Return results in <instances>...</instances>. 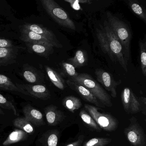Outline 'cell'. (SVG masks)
I'll return each mask as SVG.
<instances>
[{"label":"cell","instance_id":"1","mask_svg":"<svg viewBox=\"0 0 146 146\" xmlns=\"http://www.w3.org/2000/svg\"><path fill=\"white\" fill-rule=\"evenodd\" d=\"M96 32L99 44L102 51L108 54L113 62L119 63L127 72L128 63L125 58L122 45L107 21L104 22L103 25L96 28Z\"/></svg>","mask_w":146,"mask_h":146},{"label":"cell","instance_id":"2","mask_svg":"<svg viewBox=\"0 0 146 146\" xmlns=\"http://www.w3.org/2000/svg\"><path fill=\"white\" fill-rule=\"evenodd\" d=\"M108 23L121 43L124 54L128 63L130 53V32L125 23L113 15L111 13H107Z\"/></svg>","mask_w":146,"mask_h":146},{"label":"cell","instance_id":"3","mask_svg":"<svg viewBox=\"0 0 146 146\" xmlns=\"http://www.w3.org/2000/svg\"><path fill=\"white\" fill-rule=\"evenodd\" d=\"M70 80L88 89L105 106H112V103L108 94L90 75L87 73H78L76 77Z\"/></svg>","mask_w":146,"mask_h":146},{"label":"cell","instance_id":"4","mask_svg":"<svg viewBox=\"0 0 146 146\" xmlns=\"http://www.w3.org/2000/svg\"><path fill=\"white\" fill-rule=\"evenodd\" d=\"M42 5L48 14L60 26L75 31V23L67 13L54 0H41Z\"/></svg>","mask_w":146,"mask_h":146},{"label":"cell","instance_id":"5","mask_svg":"<svg viewBox=\"0 0 146 146\" xmlns=\"http://www.w3.org/2000/svg\"><path fill=\"white\" fill-rule=\"evenodd\" d=\"M84 108L102 129L111 131L117 128V121L112 115L100 112L99 111V108L95 106L85 104Z\"/></svg>","mask_w":146,"mask_h":146},{"label":"cell","instance_id":"6","mask_svg":"<svg viewBox=\"0 0 146 146\" xmlns=\"http://www.w3.org/2000/svg\"><path fill=\"white\" fill-rule=\"evenodd\" d=\"M129 125L124 131L125 135L131 146H146V136L144 130L135 117L129 119Z\"/></svg>","mask_w":146,"mask_h":146},{"label":"cell","instance_id":"7","mask_svg":"<svg viewBox=\"0 0 146 146\" xmlns=\"http://www.w3.org/2000/svg\"><path fill=\"white\" fill-rule=\"evenodd\" d=\"M121 97L124 109L126 113L133 114L141 111V106L138 99L129 88L124 89Z\"/></svg>","mask_w":146,"mask_h":146},{"label":"cell","instance_id":"8","mask_svg":"<svg viewBox=\"0 0 146 146\" xmlns=\"http://www.w3.org/2000/svg\"><path fill=\"white\" fill-rule=\"evenodd\" d=\"M96 79L105 89L111 93V96L113 98L117 97V86L121 83V80L115 81L113 76L109 72L101 69H97L95 71Z\"/></svg>","mask_w":146,"mask_h":146},{"label":"cell","instance_id":"9","mask_svg":"<svg viewBox=\"0 0 146 146\" xmlns=\"http://www.w3.org/2000/svg\"><path fill=\"white\" fill-rule=\"evenodd\" d=\"M20 29L32 31L36 34L42 36L53 42L57 48H62L63 46L57 39L52 31L42 25L36 24L25 23L21 26Z\"/></svg>","mask_w":146,"mask_h":146},{"label":"cell","instance_id":"10","mask_svg":"<svg viewBox=\"0 0 146 146\" xmlns=\"http://www.w3.org/2000/svg\"><path fill=\"white\" fill-rule=\"evenodd\" d=\"M67 85L70 88L76 92L81 97L88 102L95 105V106L98 108H104L105 106L102 105L97 98L91 93L88 89L84 87L82 85L74 82L68 79L66 81Z\"/></svg>","mask_w":146,"mask_h":146},{"label":"cell","instance_id":"11","mask_svg":"<svg viewBox=\"0 0 146 146\" xmlns=\"http://www.w3.org/2000/svg\"><path fill=\"white\" fill-rule=\"evenodd\" d=\"M17 87L24 90L29 96L42 100H47L51 96L50 92L47 88L42 84H19L16 83Z\"/></svg>","mask_w":146,"mask_h":146},{"label":"cell","instance_id":"12","mask_svg":"<svg viewBox=\"0 0 146 146\" xmlns=\"http://www.w3.org/2000/svg\"><path fill=\"white\" fill-rule=\"evenodd\" d=\"M22 76L27 82L36 84H41L44 81V74L28 64L24 65Z\"/></svg>","mask_w":146,"mask_h":146},{"label":"cell","instance_id":"13","mask_svg":"<svg viewBox=\"0 0 146 146\" xmlns=\"http://www.w3.org/2000/svg\"><path fill=\"white\" fill-rule=\"evenodd\" d=\"M28 52L31 53H35L42 57L48 58L53 52L54 47L47 43H35L25 42Z\"/></svg>","mask_w":146,"mask_h":146},{"label":"cell","instance_id":"14","mask_svg":"<svg viewBox=\"0 0 146 146\" xmlns=\"http://www.w3.org/2000/svg\"><path fill=\"white\" fill-rule=\"evenodd\" d=\"M46 118L48 123L50 126H55L64 119V113L54 105L48 106L45 108Z\"/></svg>","mask_w":146,"mask_h":146},{"label":"cell","instance_id":"15","mask_svg":"<svg viewBox=\"0 0 146 146\" xmlns=\"http://www.w3.org/2000/svg\"><path fill=\"white\" fill-rule=\"evenodd\" d=\"M19 48H0V66L12 64L16 62Z\"/></svg>","mask_w":146,"mask_h":146},{"label":"cell","instance_id":"16","mask_svg":"<svg viewBox=\"0 0 146 146\" xmlns=\"http://www.w3.org/2000/svg\"><path fill=\"white\" fill-rule=\"evenodd\" d=\"M23 111L25 117L31 123L36 126H41L44 124L42 113L35 108L28 105L24 107Z\"/></svg>","mask_w":146,"mask_h":146},{"label":"cell","instance_id":"17","mask_svg":"<svg viewBox=\"0 0 146 146\" xmlns=\"http://www.w3.org/2000/svg\"><path fill=\"white\" fill-rule=\"evenodd\" d=\"M21 36L20 39L24 42H35V43H47L51 44L55 47L54 43L51 41L43 37L42 36L36 34L32 31L20 29Z\"/></svg>","mask_w":146,"mask_h":146},{"label":"cell","instance_id":"18","mask_svg":"<svg viewBox=\"0 0 146 146\" xmlns=\"http://www.w3.org/2000/svg\"><path fill=\"white\" fill-rule=\"evenodd\" d=\"M59 135V131L58 130L46 131L42 137L40 146H57Z\"/></svg>","mask_w":146,"mask_h":146},{"label":"cell","instance_id":"19","mask_svg":"<svg viewBox=\"0 0 146 146\" xmlns=\"http://www.w3.org/2000/svg\"><path fill=\"white\" fill-rule=\"evenodd\" d=\"M88 57L86 51L78 50L76 51L75 56L68 59L69 63L72 65L75 68L85 66L88 64Z\"/></svg>","mask_w":146,"mask_h":146},{"label":"cell","instance_id":"20","mask_svg":"<svg viewBox=\"0 0 146 146\" xmlns=\"http://www.w3.org/2000/svg\"><path fill=\"white\" fill-rule=\"evenodd\" d=\"M45 68L48 76L53 84L59 89L64 90L65 87V82L62 76L48 66H46Z\"/></svg>","mask_w":146,"mask_h":146},{"label":"cell","instance_id":"21","mask_svg":"<svg viewBox=\"0 0 146 146\" xmlns=\"http://www.w3.org/2000/svg\"><path fill=\"white\" fill-rule=\"evenodd\" d=\"M28 133L19 129H16L8 136L3 142L4 146H9L14 143L25 140L28 137Z\"/></svg>","mask_w":146,"mask_h":146},{"label":"cell","instance_id":"22","mask_svg":"<svg viewBox=\"0 0 146 146\" xmlns=\"http://www.w3.org/2000/svg\"><path fill=\"white\" fill-rule=\"evenodd\" d=\"M0 89L19 92L23 94L29 96L25 90L17 87L8 77L2 74H0Z\"/></svg>","mask_w":146,"mask_h":146},{"label":"cell","instance_id":"23","mask_svg":"<svg viewBox=\"0 0 146 146\" xmlns=\"http://www.w3.org/2000/svg\"><path fill=\"white\" fill-rule=\"evenodd\" d=\"M62 105L66 109L73 113L76 110H78L82 106V103L80 99L72 96L65 97L62 101Z\"/></svg>","mask_w":146,"mask_h":146},{"label":"cell","instance_id":"24","mask_svg":"<svg viewBox=\"0 0 146 146\" xmlns=\"http://www.w3.org/2000/svg\"><path fill=\"white\" fill-rule=\"evenodd\" d=\"M13 124L14 126L28 134H31L34 131V128L32 124L25 117L15 119L13 120Z\"/></svg>","mask_w":146,"mask_h":146},{"label":"cell","instance_id":"25","mask_svg":"<svg viewBox=\"0 0 146 146\" xmlns=\"http://www.w3.org/2000/svg\"><path fill=\"white\" fill-rule=\"evenodd\" d=\"M81 119L89 126L97 131H101L102 129L98 125L94 119L84 109H82L79 113Z\"/></svg>","mask_w":146,"mask_h":146},{"label":"cell","instance_id":"26","mask_svg":"<svg viewBox=\"0 0 146 146\" xmlns=\"http://www.w3.org/2000/svg\"><path fill=\"white\" fill-rule=\"evenodd\" d=\"M61 67V72L60 75L69 77V79L76 77L78 74L76 71V68L69 63L62 62Z\"/></svg>","mask_w":146,"mask_h":146},{"label":"cell","instance_id":"27","mask_svg":"<svg viewBox=\"0 0 146 146\" xmlns=\"http://www.w3.org/2000/svg\"><path fill=\"white\" fill-rule=\"evenodd\" d=\"M111 141L107 137H94L86 142L82 146H106Z\"/></svg>","mask_w":146,"mask_h":146},{"label":"cell","instance_id":"28","mask_svg":"<svg viewBox=\"0 0 146 146\" xmlns=\"http://www.w3.org/2000/svg\"><path fill=\"white\" fill-rule=\"evenodd\" d=\"M140 58L142 72L144 76H146V42L140 40L139 42Z\"/></svg>","mask_w":146,"mask_h":146},{"label":"cell","instance_id":"29","mask_svg":"<svg viewBox=\"0 0 146 146\" xmlns=\"http://www.w3.org/2000/svg\"><path fill=\"white\" fill-rule=\"evenodd\" d=\"M129 5L131 11L146 23V14L142 7L139 4L132 1L129 2Z\"/></svg>","mask_w":146,"mask_h":146},{"label":"cell","instance_id":"30","mask_svg":"<svg viewBox=\"0 0 146 146\" xmlns=\"http://www.w3.org/2000/svg\"><path fill=\"white\" fill-rule=\"evenodd\" d=\"M0 107L2 108L9 110H11L13 111L15 115H17V110L14 105L11 102L7 100L5 96L0 94Z\"/></svg>","mask_w":146,"mask_h":146},{"label":"cell","instance_id":"31","mask_svg":"<svg viewBox=\"0 0 146 146\" xmlns=\"http://www.w3.org/2000/svg\"><path fill=\"white\" fill-rule=\"evenodd\" d=\"M14 46L12 41L0 38V48H11Z\"/></svg>","mask_w":146,"mask_h":146},{"label":"cell","instance_id":"32","mask_svg":"<svg viewBox=\"0 0 146 146\" xmlns=\"http://www.w3.org/2000/svg\"><path fill=\"white\" fill-rule=\"evenodd\" d=\"M141 108V111L143 115H146V98L143 96L137 98Z\"/></svg>","mask_w":146,"mask_h":146},{"label":"cell","instance_id":"33","mask_svg":"<svg viewBox=\"0 0 146 146\" xmlns=\"http://www.w3.org/2000/svg\"><path fill=\"white\" fill-rule=\"evenodd\" d=\"M65 2L69 3L71 7L74 10L78 11L81 10V7L79 5L78 0H64Z\"/></svg>","mask_w":146,"mask_h":146},{"label":"cell","instance_id":"34","mask_svg":"<svg viewBox=\"0 0 146 146\" xmlns=\"http://www.w3.org/2000/svg\"><path fill=\"white\" fill-rule=\"evenodd\" d=\"M84 137L83 135H80L78 138L77 140L75 141L67 144L66 146H81L83 143L84 140Z\"/></svg>","mask_w":146,"mask_h":146},{"label":"cell","instance_id":"35","mask_svg":"<svg viewBox=\"0 0 146 146\" xmlns=\"http://www.w3.org/2000/svg\"><path fill=\"white\" fill-rule=\"evenodd\" d=\"M0 114H5V113H4V112L3 111H2V110H1V108H0Z\"/></svg>","mask_w":146,"mask_h":146}]
</instances>
